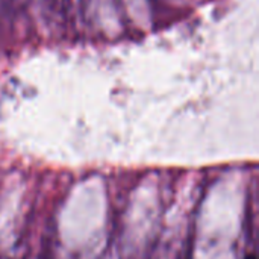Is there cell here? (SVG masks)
I'll list each match as a JSON object with an SVG mask.
<instances>
[{
  "mask_svg": "<svg viewBox=\"0 0 259 259\" xmlns=\"http://www.w3.org/2000/svg\"><path fill=\"white\" fill-rule=\"evenodd\" d=\"M246 259H256V256H255V255H249Z\"/></svg>",
  "mask_w": 259,
  "mask_h": 259,
  "instance_id": "1",
  "label": "cell"
}]
</instances>
